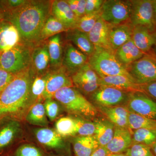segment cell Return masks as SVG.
<instances>
[{
	"instance_id": "cell-7",
	"label": "cell",
	"mask_w": 156,
	"mask_h": 156,
	"mask_svg": "<svg viewBox=\"0 0 156 156\" xmlns=\"http://www.w3.org/2000/svg\"><path fill=\"white\" fill-rule=\"evenodd\" d=\"M130 20L133 26H143L154 32L156 27L154 19L153 0L131 1Z\"/></svg>"
},
{
	"instance_id": "cell-4",
	"label": "cell",
	"mask_w": 156,
	"mask_h": 156,
	"mask_svg": "<svg viewBox=\"0 0 156 156\" xmlns=\"http://www.w3.org/2000/svg\"><path fill=\"white\" fill-rule=\"evenodd\" d=\"M88 62L99 77L124 76L134 82L126 66L118 61L113 51L95 48L94 53L89 56Z\"/></svg>"
},
{
	"instance_id": "cell-38",
	"label": "cell",
	"mask_w": 156,
	"mask_h": 156,
	"mask_svg": "<svg viewBox=\"0 0 156 156\" xmlns=\"http://www.w3.org/2000/svg\"><path fill=\"white\" fill-rule=\"evenodd\" d=\"M125 153L128 156H155L150 147L141 144H133Z\"/></svg>"
},
{
	"instance_id": "cell-1",
	"label": "cell",
	"mask_w": 156,
	"mask_h": 156,
	"mask_svg": "<svg viewBox=\"0 0 156 156\" xmlns=\"http://www.w3.org/2000/svg\"><path fill=\"white\" fill-rule=\"evenodd\" d=\"M52 2L27 1L22 6L4 15L19 31L21 41L31 46L40 42L41 32L51 15Z\"/></svg>"
},
{
	"instance_id": "cell-5",
	"label": "cell",
	"mask_w": 156,
	"mask_h": 156,
	"mask_svg": "<svg viewBox=\"0 0 156 156\" xmlns=\"http://www.w3.org/2000/svg\"><path fill=\"white\" fill-rule=\"evenodd\" d=\"M30 47L21 41L11 50L2 52L0 68L14 74L30 68L32 52Z\"/></svg>"
},
{
	"instance_id": "cell-9",
	"label": "cell",
	"mask_w": 156,
	"mask_h": 156,
	"mask_svg": "<svg viewBox=\"0 0 156 156\" xmlns=\"http://www.w3.org/2000/svg\"><path fill=\"white\" fill-rule=\"evenodd\" d=\"M126 103L130 111L156 120V101L144 92H129Z\"/></svg>"
},
{
	"instance_id": "cell-21",
	"label": "cell",
	"mask_w": 156,
	"mask_h": 156,
	"mask_svg": "<svg viewBox=\"0 0 156 156\" xmlns=\"http://www.w3.org/2000/svg\"><path fill=\"white\" fill-rule=\"evenodd\" d=\"M131 39L136 47L146 54L154 45L155 32L143 26H136L133 28Z\"/></svg>"
},
{
	"instance_id": "cell-6",
	"label": "cell",
	"mask_w": 156,
	"mask_h": 156,
	"mask_svg": "<svg viewBox=\"0 0 156 156\" xmlns=\"http://www.w3.org/2000/svg\"><path fill=\"white\" fill-rule=\"evenodd\" d=\"M131 1L106 0L100 10L101 18L112 25H117L130 19Z\"/></svg>"
},
{
	"instance_id": "cell-22",
	"label": "cell",
	"mask_w": 156,
	"mask_h": 156,
	"mask_svg": "<svg viewBox=\"0 0 156 156\" xmlns=\"http://www.w3.org/2000/svg\"><path fill=\"white\" fill-rule=\"evenodd\" d=\"M145 54L136 47L132 39L118 48L115 52V56L118 61L126 67L142 58Z\"/></svg>"
},
{
	"instance_id": "cell-33",
	"label": "cell",
	"mask_w": 156,
	"mask_h": 156,
	"mask_svg": "<svg viewBox=\"0 0 156 156\" xmlns=\"http://www.w3.org/2000/svg\"><path fill=\"white\" fill-rule=\"evenodd\" d=\"M47 73L44 74L37 75L33 80L31 87V95L33 103L39 102L44 99L46 89Z\"/></svg>"
},
{
	"instance_id": "cell-29",
	"label": "cell",
	"mask_w": 156,
	"mask_h": 156,
	"mask_svg": "<svg viewBox=\"0 0 156 156\" xmlns=\"http://www.w3.org/2000/svg\"><path fill=\"white\" fill-rule=\"evenodd\" d=\"M95 136L99 146L105 147L111 140L114 133L115 126L109 120H97L94 122Z\"/></svg>"
},
{
	"instance_id": "cell-52",
	"label": "cell",
	"mask_w": 156,
	"mask_h": 156,
	"mask_svg": "<svg viewBox=\"0 0 156 156\" xmlns=\"http://www.w3.org/2000/svg\"><path fill=\"white\" fill-rule=\"evenodd\" d=\"M154 55L156 56V32H155V42L154 45Z\"/></svg>"
},
{
	"instance_id": "cell-11",
	"label": "cell",
	"mask_w": 156,
	"mask_h": 156,
	"mask_svg": "<svg viewBox=\"0 0 156 156\" xmlns=\"http://www.w3.org/2000/svg\"><path fill=\"white\" fill-rule=\"evenodd\" d=\"M73 84L86 94H92L100 87L99 76L89 63L71 76Z\"/></svg>"
},
{
	"instance_id": "cell-14",
	"label": "cell",
	"mask_w": 156,
	"mask_h": 156,
	"mask_svg": "<svg viewBox=\"0 0 156 156\" xmlns=\"http://www.w3.org/2000/svg\"><path fill=\"white\" fill-rule=\"evenodd\" d=\"M89 57L72 44H67L63 51L62 67L69 76H72L87 63Z\"/></svg>"
},
{
	"instance_id": "cell-49",
	"label": "cell",
	"mask_w": 156,
	"mask_h": 156,
	"mask_svg": "<svg viewBox=\"0 0 156 156\" xmlns=\"http://www.w3.org/2000/svg\"><path fill=\"white\" fill-rule=\"evenodd\" d=\"M150 147L154 154L155 156H156V142L153 145L151 146Z\"/></svg>"
},
{
	"instance_id": "cell-37",
	"label": "cell",
	"mask_w": 156,
	"mask_h": 156,
	"mask_svg": "<svg viewBox=\"0 0 156 156\" xmlns=\"http://www.w3.org/2000/svg\"><path fill=\"white\" fill-rule=\"evenodd\" d=\"M76 126L77 134L80 136H88L95 135V126L94 122L81 118L75 119Z\"/></svg>"
},
{
	"instance_id": "cell-16",
	"label": "cell",
	"mask_w": 156,
	"mask_h": 156,
	"mask_svg": "<svg viewBox=\"0 0 156 156\" xmlns=\"http://www.w3.org/2000/svg\"><path fill=\"white\" fill-rule=\"evenodd\" d=\"M21 42L17 27L11 22L3 19L0 21V51H8Z\"/></svg>"
},
{
	"instance_id": "cell-53",
	"label": "cell",
	"mask_w": 156,
	"mask_h": 156,
	"mask_svg": "<svg viewBox=\"0 0 156 156\" xmlns=\"http://www.w3.org/2000/svg\"><path fill=\"white\" fill-rule=\"evenodd\" d=\"M3 19H4V15H3L2 13L0 11V21Z\"/></svg>"
},
{
	"instance_id": "cell-28",
	"label": "cell",
	"mask_w": 156,
	"mask_h": 156,
	"mask_svg": "<svg viewBox=\"0 0 156 156\" xmlns=\"http://www.w3.org/2000/svg\"><path fill=\"white\" fill-rule=\"evenodd\" d=\"M70 30L68 34L69 40L87 56L89 57L92 55L95 51V48L90 41L88 34L75 29Z\"/></svg>"
},
{
	"instance_id": "cell-46",
	"label": "cell",
	"mask_w": 156,
	"mask_h": 156,
	"mask_svg": "<svg viewBox=\"0 0 156 156\" xmlns=\"http://www.w3.org/2000/svg\"><path fill=\"white\" fill-rule=\"evenodd\" d=\"M109 154L105 147L99 146L90 156H108Z\"/></svg>"
},
{
	"instance_id": "cell-43",
	"label": "cell",
	"mask_w": 156,
	"mask_h": 156,
	"mask_svg": "<svg viewBox=\"0 0 156 156\" xmlns=\"http://www.w3.org/2000/svg\"><path fill=\"white\" fill-rule=\"evenodd\" d=\"M15 74L0 68V92L10 83Z\"/></svg>"
},
{
	"instance_id": "cell-8",
	"label": "cell",
	"mask_w": 156,
	"mask_h": 156,
	"mask_svg": "<svg viewBox=\"0 0 156 156\" xmlns=\"http://www.w3.org/2000/svg\"><path fill=\"white\" fill-rule=\"evenodd\" d=\"M134 82L139 85L156 81V62L148 54L126 67Z\"/></svg>"
},
{
	"instance_id": "cell-48",
	"label": "cell",
	"mask_w": 156,
	"mask_h": 156,
	"mask_svg": "<svg viewBox=\"0 0 156 156\" xmlns=\"http://www.w3.org/2000/svg\"><path fill=\"white\" fill-rule=\"evenodd\" d=\"M154 19L156 28V0L154 1Z\"/></svg>"
},
{
	"instance_id": "cell-13",
	"label": "cell",
	"mask_w": 156,
	"mask_h": 156,
	"mask_svg": "<svg viewBox=\"0 0 156 156\" xmlns=\"http://www.w3.org/2000/svg\"><path fill=\"white\" fill-rule=\"evenodd\" d=\"M66 87H74V85L71 77L62 66L58 69L48 72L44 99H52L58 90Z\"/></svg>"
},
{
	"instance_id": "cell-20",
	"label": "cell",
	"mask_w": 156,
	"mask_h": 156,
	"mask_svg": "<svg viewBox=\"0 0 156 156\" xmlns=\"http://www.w3.org/2000/svg\"><path fill=\"white\" fill-rule=\"evenodd\" d=\"M99 84L100 86L112 87L128 92H143L140 85L124 76L99 77Z\"/></svg>"
},
{
	"instance_id": "cell-19",
	"label": "cell",
	"mask_w": 156,
	"mask_h": 156,
	"mask_svg": "<svg viewBox=\"0 0 156 156\" xmlns=\"http://www.w3.org/2000/svg\"><path fill=\"white\" fill-rule=\"evenodd\" d=\"M133 28L134 27L130 22L112 26L109 40L111 48L114 52L131 39Z\"/></svg>"
},
{
	"instance_id": "cell-41",
	"label": "cell",
	"mask_w": 156,
	"mask_h": 156,
	"mask_svg": "<svg viewBox=\"0 0 156 156\" xmlns=\"http://www.w3.org/2000/svg\"><path fill=\"white\" fill-rule=\"evenodd\" d=\"M27 0H2L0 1V11L3 15L19 8Z\"/></svg>"
},
{
	"instance_id": "cell-27",
	"label": "cell",
	"mask_w": 156,
	"mask_h": 156,
	"mask_svg": "<svg viewBox=\"0 0 156 156\" xmlns=\"http://www.w3.org/2000/svg\"><path fill=\"white\" fill-rule=\"evenodd\" d=\"M73 146L76 156H90L99 145L94 135L76 137L74 140Z\"/></svg>"
},
{
	"instance_id": "cell-3",
	"label": "cell",
	"mask_w": 156,
	"mask_h": 156,
	"mask_svg": "<svg viewBox=\"0 0 156 156\" xmlns=\"http://www.w3.org/2000/svg\"><path fill=\"white\" fill-rule=\"evenodd\" d=\"M53 98L73 114L88 119L94 118L97 114V109L74 87L62 88Z\"/></svg>"
},
{
	"instance_id": "cell-26",
	"label": "cell",
	"mask_w": 156,
	"mask_h": 156,
	"mask_svg": "<svg viewBox=\"0 0 156 156\" xmlns=\"http://www.w3.org/2000/svg\"><path fill=\"white\" fill-rule=\"evenodd\" d=\"M100 109L115 126L128 128L129 110L127 107L120 105L110 107L100 106Z\"/></svg>"
},
{
	"instance_id": "cell-51",
	"label": "cell",
	"mask_w": 156,
	"mask_h": 156,
	"mask_svg": "<svg viewBox=\"0 0 156 156\" xmlns=\"http://www.w3.org/2000/svg\"><path fill=\"white\" fill-rule=\"evenodd\" d=\"M148 55L149 56H150L151 58H152V59H153L154 61L155 62H156V56H155V55H154V54L152 53V54H151V55L150 54V55L149 54H148Z\"/></svg>"
},
{
	"instance_id": "cell-36",
	"label": "cell",
	"mask_w": 156,
	"mask_h": 156,
	"mask_svg": "<svg viewBox=\"0 0 156 156\" xmlns=\"http://www.w3.org/2000/svg\"><path fill=\"white\" fill-rule=\"evenodd\" d=\"M100 18V11L92 14H85L78 20L75 29L88 34Z\"/></svg>"
},
{
	"instance_id": "cell-54",
	"label": "cell",
	"mask_w": 156,
	"mask_h": 156,
	"mask_svg": "<svg viewBox=\"0 0 156 156\" xmlns=\"http://www.w3.org/2000/svg\"><path fill=\"white\" fill-rule=\"evenodd\" d=\"M2 52L0 51V58H1V54H2Z\"/></svg>"
},
{
	"instance_id": "cell-2",
	"label": "cell",
	"mask_w": 156,
	"mask_h": 156,
	"mask_svg": "<svg viewBox=\"0 0 156 156\" xmlns=\"http://www.w3.org/2000/svg\"><path fill=\"white\" fill-rule=\"evenodd\" d=\"M32 73L30 68L14 75L10 83L0 92V116L14 119H20L32 106L31 87Z\"/></svg>"
},
{
	"instance_id": "cell-10",
	"label": "cell",
	"mask_w": 156,
	"mask_h": 156,
	"mask_svg": "<svg viewBox=\"0 0 156 156\" xmlns=\"http://www.w3.org/2000/svg\"><path fill=\"white\" fill-rule=\"evenodd\" d=\"M129 93L112 87L100 86L92 93V97L99 106L110 107L126 103Z\"/></svg>"
},
{
	"instance_id": "cell-45",
	"label": "cell",
	"mask_w": 156,
	"mask_h": 156,
	"mask_svg": "<svg viewBox=\"0 0 156 156\" xmlns=\"http://www.w3.org/2000/svg\"><path fill=\"white\" fill-rule=\"evenodd\" d=\"M86 1L87 0H78L77 9L76 14L77 20L86 14Z\"/></svg>"
},
{
	"instance_id": "cell-25",
	"label": "cell",
	"mask_w": 156,
	"mask_h": 156,
	"mask_svg": "<svg viewBox=\"0 0 156 156\" xmlns=\"http://www.w3.org/2000/svg\"><path fill=\"white\" fill-rule=\"evenodd\" d=\"M50 58V66L58 69L62 66L63 51L60 34L51 37L47 43Z\"/></svg>"
},
{
	"instance_id": "cell-44",
	"label": "cell",
	"mask_w": 156,
	"mask_h": 156,
	"mask_svg": "<svg viewBox=\"0 0 156 156\" xmlns=\"http://www.w3.org/2000/svg\"><path fill=\"white\" fill-rule=\"evenodd\" d=\"M142 92L156 100V81L140 85Z\"/></svg>"
},
{
	"instance_id": "cell-18",
	"label": "cell",
	"mask_w": 156,
	"mask_h": 156,
	"mask_svg": "<svg viewBox=\"0 0 156 156\" xmlns=\"http://www.w3.org/2000/svg\"><path fill=\"white\" fill-rule=\"evenodd\" d=\"M112 26L101 18L98 20L88 34L89 39L95 48H103L113 51L111 48L109 40L110 31Z\"/></svg>"
},
{
	"instance_id": "cell-34",
	"label": "cell",
	"mask_w": 156,
	"mask_h": 156,
	"mask_svg": "<svg viewBox=\"0 0 156 156\" xmlns=\"http://www.w3.org/2000/svg\"><path fill=\"white\" fill-rule=\"evenodd\" d=\"M132 142L150 147L156 142V129L141 128L133 131Z\"/></svg>"
},
{
	"instance_id": "cell-17",
	"label": "cell",
	"mask_w": 156,
	"mask_h": 156,
	"mask_svg": "<svg viewBox=\"0 0 156 156\" xmlns=\"http://www.w3.org/2000/svg\"><path fill=\"white\" fill-rule=\"evenodd\" d=\"M51 14L61 22L69 30L75 28L77 19L66 1H53L51 5Z\"/></svg>"
},
{
	"instance_id": "cell-12",
	"label": "cell",
	"mask_w": 156,
	"mask_h": 156,
	"mask_svg": "<svg viewBox=\"0 0 156 156\" xmlns=\"http://www.w3.org/2000/svg\"><path fill=\"white\" fill-rule=\"evenodd\" d=\"M21 131L18 120L9 117H4L0 120V156L16 141Z\"/></svg>"
},
{
	"instance_id": "cell-24",
	"label": "cell",
	"mask_w": 156,
	"mask_h": 156,
	"mask_svg": "<svg viewBox=\"0 0 156 156\" xmlns=\"http://www.w3.org/2000/svg\"><path fill=\"white\" fill-rule=\"evenodd\" d=\"M50 66V58L47 44L37 46L32 52V70L37 75L44 74Z\"/></svg>"
},
{
	"instance_id": "cell-31",
	"label": "cell",
	"mask_w": 156,
	"mask_h": 156,
	"mask_svg": "<svg viewBox=\"0 0 156 156\" xmlns=\"http://www.w3.org/2000/svg\"><path fill=\"white\" fill-rule=\"evenodd\" d=\"M67 31H69L68 30L65 26L51 14L46 20L42 28L40 42Z\"/></svg>"
},
{
	"instance_id": "cell-30",
	"label": "cell",
	"mask_w": 156,
	"mask_h": 156,
	"mask_svg": "<svg viewBox=\"0 0 156 156\" xmlns=\"http://www.w3.org/2000/svg\"><path fill=\"white\" fill-rule=\"evenodd\" d=\"M26 119L30 124L34 126L41 127L48 126L49 122L44 105L40 102L33 105L26 115Z\"/></svg>"
},
{
	"instance_id": "cell-32",
	"label": "cell",
	"mask_w": 156,
	"mask_h": 156,
	"mask_svg": "<svg viewBox=\"0 0 156 156\" xmlns=\"http://www.w3.org/2000/svg\"><path fill=\"white\" fill-rule=\"evenodd\" d=\"M128 128L131 132L141 128L156 129V120L143 116L129 110Z\"/></svg>"
},
{
	"instance_id": "cell-15",
	"label": "cell",
	"mask_w": 156,
	"mask_h": 156,
	"mask_svg": "<svg viewBox=\"0 0 156 156\" xmlns=\"http://www.w3.org/2000/svg\"><path fill=\"white\" fill-rule=\"evenodd\" d=\"M132 144V133L129 129L115 126L112 138L105 147L110 154L123 153Z\"/></svg>"
},
{
	"instance_id": "cell-50",
	"label": "cell",
	"mask_w": 156,
	"mask_h": 156,
	"mask_svg": "<svg viewBox=\"0 0 156 156\" xmlns=\"http://www.w3.org/2000/svg\"><path fill=\"white\" fill-rule=\"evenodd\" d=\"M108 156H128L126 155V153L119 154H109Z\"/></svg>"
},
{
	"instance_id": "cell-39",
	"label": "cell",
	"mask_w": 156,
	"mask_h": 156,
	"mask_svg": "<svg viewBox=\"0 0 156 156\" xmlns=\"http://www.w3.org/2000/svg\"><path fill=\"white\" fill-rule=\"evenodd\" d=\"M45 111L47 116L50 121L56 119L60 112V107L57 101L52 99L46 100L44 105Z\"/></svg>"
},
{
	"instance_id": "cell-42",
	"label": "cell",
	"mask_w": 156,
	"mask_h": 156,
	"mask_svg": "<svg viewBox=\"0 0 156 156\" xmlns=\"http://www.w3.org/2000/svg\"><path fill=\"white\" fill-rule=\"evenodd\" d=\"M104 1L103 0H87L86 14H92L100 11Z\"/></svg>"
},
{
	"instance_id": "cell-40",
	"label": "cell",
	"mask_w": 156,
	"mask_h": 156,
	"mask_svg": "<svg viewBox=\"0 0 156 156\" xmlns=\"http://www.w3.org/2000/svg\"><path fill=\"white\" fill-rule=\"evenodd\" d=\"M14 156H43L38 148L29 144L20 146L15 150Z\"/></svg>"
},
{
	"instance_id": "cell-47",
	"label": "cell",
	"mask_w": 156,
	"mask_h": 156,
	"mask_svg": "<svg viewBox=\"0 0 156 156\" xmlns=\"http://www.w3.org/2000/svg\"><path fill=\"white\" fill-rule=\"evenodd\" d=\"M66 2L69 5L72 11L76 15L77 9L78 0H67Z\"/></svg>"
},
{
	"instance_id": "cell-23",
	"label": "cell",
	"mask_w": 156,
	"mask_h": 156,
	"mask_svg": "<svg viewBox=\"0 0 156 156\" xmlns=\"http://www.w3.org/2000/svg\"><path fill=\"white\" fill-rule=\"evenodd\" d=\"M38 141L43 145L55 150H61L65 147L62 137L53 129L40 128L35 130Z\"/></svg>"
},
{
	"instance_id": "cell-35",
	"label": "cell",
	"mask_w": 156,
	"mask_h": 156,
	"mask_svg": "<svg viewBox=\"0 0 156 156\" xmlns=\"http://www.w3.org/2000/svg\"><path fill=\"white\" fill-rule=\"evenodd\" d=\"M55 131L62 137L77 134L75 121L70 117H62L57 120L55 124Z\"/></svg>"
},
{
	"instance_id": "cell-55",
	"label": "cell",
	"mask_w": 156,
	"mask_h": 156,
	"mask_svg": "<svg viewBox=\"0 0 156 156\" xmlns=\"http://www.w3.org/2000/svg\"><path fill=\"white\" fill-rule=\"evenodd\" d=\"M2 118H3V117H2V116H0V120H1V119H2Z\"/></svg>"
}]
</instances>
